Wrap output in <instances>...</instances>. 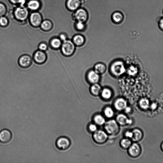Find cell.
Instances as JSON below:
<instances>
[{
	"mask_svg": "<svg viewBox=\"0 0 163 163\" xmlns=\"http://www.w3.org/2000/svg\"><path fill=\"white\" fill-rule=\"evenodd\" d=\"M61 48L63 55L66 56H70L72 55L74 52L75 46L73 41L67 40L63 41Z\"/></svg>",
	"mask_w": 163,
	"mask_h": 163,
	"instance_id": "6da1fadb",
	"label": "cell"
},
{
	"mask_svg": "<svg viewBox=\"0 0 163 163\" xmlns=\"http://www.w3.org/2000/svg\"><path fill=\"white\" fill-rule=\"evenodd\" d=\"M111 71L115 76H120L123 74L125 71L123 62L120 61L115 62L111 66Z\"/></svg>",
	"mask_w": 163,
	"mask_h": 163,
	"instance_id": "7a4b0ae2",
	"label": "cell"
},
{
	"mask_svg": "<svg viewBox=\"0 0 163 163\" xmlns=\"http://www.w3.org/2000/svg\"><path fill=\"white\" fill-rule=\"evenodd\" d=\"M104 124V128L109 134L114 135L119 133V128L118 123L115 120H110Z\"/></svg>",
	"mask_w": 163,
	"mask_h": 163,
	"instance_id": "3957f363",
	"label": "cell"
},
{
	"mask_svg": "<svg viewBox=\"0 0 163 163\" xmlns=\"http://www.w3.org/2000/svg\"><path fill=\"white\" fill-rule=\"evenodd\" d=\"M129 155L133 158H137L142 153V149L137 143H133L128 149Z\"/></svg>",
	"mask_w": 163,
	"mask_h": 163,
	"instance_id": "277c9868",
	"label": "cell"
},
{
	"mask_svg": "<svg viewBox=\"0 0 163 163\" xmlns=\"http://www.w3.org/2000/svg\"><path fill=\"white\" fill-rule=\"evenodd\" d=\"M70 145V140L65 137H60L56 141V146L57 148L60 150H65L68 149Z\"/></svg>",
	"mask_w": 163,
	"mask_h": 163,
	"instance_id": "5b68a950",
	"label": "cell"
},
{
	"mask_svg": "<svg viewBox=\"0 0 163 163\" xmlns=\"http://www.w3.org/2000/svg\"><path fill=\"white\" fill-rule=\"evenodd\" d=\"M93 138L96 143L102 144L106 142L108 138V136L107 134L103 131L97 130L94 132Z\"/></svg>",
	"mask_w": 163,
	"mask_h": 163,
	"instance_id": "8992f818",
	"label": "cell"
},
{
	"mask_svg": "<svg viewBox=\"0 0 163 163\" xmlns=\"http://www.w3.org/2000/svg\"><path fill=\"white\" fill-rule=\"evenodd\" d=\"M13 135L10 131L7 129H4L0 132V142L6 144L8 143L12 139Z\"/></svg>",
	"mask_w": 163,
	"mask_h": 163,
	"instance_id": "52a82bcc",
	"label": "cell"
},
{
	"mask_svg": "<svg viewBox=\"0 0 163 163\" xmlns=\"http://www.w3.org/2000/svg\"><path fill=\"white\" fill-rule=\"evenodd\" d=\"M33 59L36 63L41 64L46 62L47 56L44 51L39 50L35 52L33 55Z\"/></svg>",
	"mask_w": 163,
	"mask_h": 163,
	"instance_id": "ba28073f",
	"label": "cell"
},
{
	"mask_svg": "<svg viewBox=\"0 0 163 163\" xmlns=\"http://www.w3.org/2000/svg\"><path fill=\"white\" fill-rule=\"evenodd\" d=\"M74 17L77 21L85 23L88 19V15L85 10L80 8L76 10Z\"/></svg>",
	"mask_w": 163,
	"mask_h": 163,
	"instance_id": "9c48e42d",
	"label": "cell"
},
{
	"mask_svg": "<svg viewBox=\"0 0 163 163\" xmlns=\"http://www.w3.org/2000/svg\"><path fill=\"white\" fill-rule=\"evenodd\" d=\"M14 14L17 20L23 21L28 18L29 12L28 10L25 8H18L15 11Z\"/></svg>",
	"mask_w": 163,
	"mask_h": 163,
	"instance_id": "30bf717a",
	"label": "cell"
},
{
	"mask_svg": "<svg viewBox=\"0 0 163 163\" xmlns=\"http://www.w3.org/2000/svg\"><path fill=\"white\" fill-rule=\"evenodd\" d=\"M132 130V136L131 139L133 143H139L143 138L144 134L142 130L138 128H135Z\"/></svg>",
	"mask_w": 163,
	"mask_h": 163,
	"instance_id": "8fae6325",
	"label": "cell"
},
{
	"mask_svg": "<svg viewBox=\"0 0 163 163\" xmlns=\"http://www.w3.org/2000/svg\"><path fill=\"white\" fill-rule=\"evenodd\" d=\"M42 20L41 15L38 13H33L30 16V22L31 25L34 27H38L41 25Z\"/></svg>",
	"mask_w": 163,
	"mask_h": 163,
	"instance_id": "7c38bea8",
	"label": "cell"
},
{
	"mask_svg": "<svg viewBox=\"0 0 163 163\" xmlns=\"http://www.w3.org/2000/svg\"><path fill=\"white\" fill-rule=\"evenodd\" d=\"M32 62L31 57L27 55H24L20 57L18 60L19 65L23 68H26L30 66Z\"/></svg>",
	"mask_w": 163,
	"mask_h": 163,
	"instance_id": "4fadbf2b",
	"label": "cell"
},
{
	"mask_svg": "<svg viewBox=\"0 0 163 163\" xmlns=\"http://www.w3.org/2000/svg\"><path fill=\"white\" fill-rule=\"evenodd\" d=\"M116 122L122 126L129 125L132 123V120L130 119L127 116L124 114H119L117 116Z\"/></svg>",
	"mask_w": 163,
	"mask_h": 163,
	"instance_id": "5bb4252c",
	"label": "cell"
},
{
	"mask_svg": "<svg viewBox=\"0 0 163 163\" xmlns=\"http://www.w3.org/2000/svg\"><path fill=\"white\" fill-rule=\"evenodd\" d=\"M87 78L89 82L92 84L97 83L100 80L98 74L94 70L89 71L87 74Z\"/></svg>",
	"mask_w": 163,
	"mask_h": 163,
	"instance_id": "9a60e30c",
	"label": "cell"
},
{
	"mask_svg": "<svg viewBox=\"0 0 163 163\" xmlns=\"http://www.w3.org/2000/svg\"><path fill=\"white\" fill-rule=\"evenodd\" d=\"M66 5L68 9L74 11L80 7L81 2L80 0H67Z\"/></svg>",
	"mask_w": 163,
	"mask_h": 163,
	"instance_id": "2e32d148",
	"label": "cell"
},
{
	"mask_svg": "<svg viewBox=\"0 0 163 163\" xmlns=\"http://www.w3.org/2000/svg\"><path fill=\"white\" fill-rule=\"evenodd\" d=\"M114 106L119 111L125 110L127 107V101L123 98L118 99L114 103Z\"/></svg>",
	"mask_w": 163,
	"mask_h": 163,
	"instance_id": "e0dca14e",
	"label": "cell"
},
{
	"mask_svg": "<svg viewBox=\"0 0 163 163\" xmlns=\"http://www.w3.org/2000/svg\"><path fill=\"white\" fill-rule=\"evenodd\" d=\"M62 44V41L59 38H53L50 41V46L52 48L55 50L61 48Z\"/></svg>",
	"mask_w": 163,
	"mask_h": 163,
	"instance_id": "ac0fdd59",
	"label": "cell"
},
{
	"mask_svg": "<svg viewBox=\"0 0 163 163\" xmlns=\"http://www.w3.org/2000/svg\"><path fill=\"white\" fill-rule=\"evenodd\" d=\"M140 108L143 110H148L150 107V102L149 100L146 98H143L140 100L139 102Z\"/></svg>",
	"mask_w": 163,
	"mask_h": 163,
	"instance_id": "d6986e66",
	"label": "cell"
},
{
	"mask_svg": "<svg viewBox=\"0 0 163 163\" xmlns=\"http://www.w3.org/2000/svg\"><path fill=\"white\" fill-rule=\"evenodd\" d=\"M27 6L31 10H36L39 8L40 4L38 0H30L28 3Z\"/></svg>",
	"mask_w": 163,
	"mask_h": 163,
	"instance_id": "ffe728a7",
	"label": "cell"
},
{
	"mask_svg": "<svg viewBox=\"0 0 163 163\" xmlns=\"http://www.w3.org/2000/svg\"><path fill=\"white\" fill-rule=\"evenodd\" d=\"M85 39L81 35H76L73 38V43L77 46H80L83 45Z\"/></svg>",
	"mask_w": 163,
	"mask_h": 163,
	"instance_id": "44dd1931",
	"label": "cell"
},
{
	"mask_svg": "<svg viewBox=\"0 0 163 163\" xmlns=\"http://www.w3.org/2000/svg\"><path fill=\"white\" fill-rule=\"evenodd\" d=\"M102 90L101 86L97 83L93 84L91 88V92L95 96H98L101 93Z\"/></svg>",
	"mask_w": 163,
	"mask_h": 163,
	"instance_id": "7402d4cb",
	"label": "cell"
},
{
	"mask_svg": "<svg viewBox=\"0 0 163 163\" xmlns=\"http://www.w3.org/2000/svg\"><path fill=\"white\" fill-rule=\"evenodd\" d=\"M106 70V66L104 64L102 63H98L95 66L94 70L100 74L104 73Z\"/></svg>",
	"mask_w": 163,
	"mask_h": 163,
	"instance_id": "603a6c76",
	"label": "cell"
},
{
	"mask_svg": "<svg viewBox=\"0 0 163 163\" xmlns=\"http://www.w3.org/2000/svg\"><path fill=\"white\" fill-rule=\"evenodd\" d=\"M132 143L133 142L131 140L125 137L121 141L120 144L122 148L128 149Z\"/></svg>",
	"mask_w": 163,
	"mask_h": 163,
	"instance_id": "cb8c5ba5",
	"label": "cell"
},
{
	"mask_svg": "<svg viewBox=\"0 0 163 163\" xmlns=\"http://www.w3.org/2000/svg\"><path fill=\"white\" fill-rule=\"evenodd\" d=\"M41 29L45 31L51 30L53 27L52 23L49 20H45L42 22L41 24Z\"/></svg>",
	"mask_w": 163,
	"mask_h": 163,
	"instance_id": "d4e9b609",
	"label": "cell"
},
{
	"mask_svg": "<svg viewBox=\"0 0 163 163\" xmlns=\"http://www.w3.org/2000/svg\"><path fill=\"white\" fill-rule=\"evenodd\" d=\"M123 18L122 14L120 12H115L112 15L113 20L115 23H119L121 22Z\"/></svg>",
	"mask_w": 163,
	"mask_h": 163,
	"instance_id": "484cf974",
	"label": "cell"
},
{
	"mask_svg": "<svg viewBox=\"0 0 163 163\" xmlns=\"http://www.w3.org/2000/svg\"><path fill=\"white\" fill-rule=\"evenodd\" d=\"M101 93L102 97L104 99H108L111 98L112 96L111 90L107 88L103 89Z\"/></svg>",
	"mask_w": 163,
	"mask_h": 163,
	"instance_id": "4316f807",
	"label": "cell"
},
{
	"mask_svg": "<svg viewBox=\"0 0 163 163\" xmlns=\"http://www.w3.org/2000/svg\"><path fill=\"white\" fill-rule=\"evenodd\" d=\"M95 122L99 125H102L106 123L104 118L101 115H97L94 118Z\"/></svg>",
	"mask_w": 163,
	"mask_h": 163,
	"instance_id": "83f0119b",
	"label": "cell"
},
{
	"mask_svg": "<svg viewBox=\"0 0 163 163\" xmlns=\"http://www.w3.org/2000/svg\"><path fill=\"white\" fill-rule=\"evenodd\" d=\"M104 113L106 116L108 118H112L114 115V112L113 109L109 107H107L105 109Z\"/></svg>",
	"mask_w": 163,
	"mask_h": 163,
	"instance_id": "f1b7e54d",
	"label": "cell"
},
{
	"mask_svg": "<svg viewBox=\"0 0 163 163\" xmlns=\"http://www.w3.org/2000/svg\"><path fill=\"white\" fill-rule=\"evenodd\" d=\"M76 28L78 30H83L85 28V25L84 23L77 21L76 24Z\"/></svg>",
	"mask_w": 163,
	"mask_h": 163,
	"instance_id": "f546056e",
	"label": "cell"
},
{
	"mask_svg": "<svg viewBox=\"0 0 163 163\" xmlns=\"http://www.w3.org/2000/svg\"><path fill=\"white\" fill-rule=\"evenodd\" d=\"M8 23V20L6 18L3 17H0V26L2 27H6Z\"/></svg>",
	"mask_w": 163,
	"mask_h": 163,
	"instance_id": "4dcf8cb0",
	"label": "cell"
},
{
	"mask_svg": "<svg viewBox=\"0 0 163 163\" xmlns=\"http://www.w3.org/2000/svg\"><path fill=\"white\" fill-rule=\"evenodd\" d=\"M6 8L5 5L0 3V17H3L6 13Z\"/></svg>",
	"mask_w": 163,
	"mask_h": 163,
	"instance_id": "1f68e13d",
	"label": "cell"
},
{
	"mask_svg": "<svg viewBox=\"0 0 163 163\" xmlns=\"http://www.w3.org/2000/svg\"><path fill=\"white\" fill-rule=\"evenodd\" d=\"M38 48L39 50L45 51L48 49V46L47 44L44 42H42L39 44Z\"/></svg>",
	"mask_w": 163,
	"mask_h": 163,
	"instance_id": "d6a6232c",
	"label": "cell"
},
{
	"mask_svg": "<svg viewBox=\"0 0 163 163\" xmlns=\"http://www.w3.org/2000/svg\"><path fill=\"white\" fill-rule=\"evenodd\" d=\"M137 69L134 66H132L128 70V72L130 74H134L137 72Z\"/></svg>",
	"mask_w": 163,
	"mask_h": 163,
	"instance_id": "836d02e7",
	"label": "cell"
},
{
	"mask_svg": "<svg viewBox=\"0 0 163 163\" xmlns=\"http://www.w3.org/2000/svg\"><path fill=\"white\" fill-rule=\"evenodd\" d=\"M89 129L92 132H95L97 130V128L95 125L91 124L89 126Z\"/></svg>",
	"mask_w": 163,
	"mask_h": 163,
	"instance_id": "e575fe53",
	"label": "cell"
},
{
	"mask_svg": "<svg viewBox=\"0 0 163 163\" xmlns=\"http://www.w3.org/2000/svg\"><path fill=\"white\" fill-rule=\"evenodd\" d=\"M125 136L126 138H129L131 140L132 136V130L127 131V132L125 133Z\"/></svg>",
	"mask_w": 163,
	"mask_h": 163,
	"instance_id": "d590c367",
	"label": "cell"
},
{
	"mask_svg": "<svg viewBox=\"0 0 163 163\" xmlns=\"http://www.w3.org/2000/svg\"><path fill=\"white\" fill-rule=\"evenodd\" d=\"M59 38L62 41H64L67 40V36L65 34H60Z\"/></svg>",
	"mask_w": 163,
	"mask_h": 163,
	"instance_id": "8d00e7d4",
	"label": "cell"
},
{
	"mask_svg": "<svg viewBox=\"0 0 163 163\" xmlns=\"http://www.w3.org/2000/svg\"><path fill=\"white\" fill-rule=\"evenodd\" d=\"M14 4H23L25 2L24 0H10Z\"/></svg>",
	"mask_w": 163,
	"mask_h": 163,
	"instance_id": "74e56055",
	"label": "cell"
},
{
	"mask_svg": "<svg viewBox=\"0 0 163 163\" xmlns=\"http://www.w3.org/2000/svg\"><path fill=\"white\" fill-rule=\"evenodd\" d=\"M159 27L160 29L163 31V18H162L159 21Z\"/></svg>",
	"mask_w": 163,
	"mask_h": 163,
	"instance_id": "f35d334b",
	"label": "cell"
},
{
	"mask_svg": "<svg viewBox=\"0 0 163 163\" xmlns=\"http://www.w3.org/2000/svg\"><path fill=\"white\" fill-rule=\"evenodd\" d=\"M126 112H129L131 111V109L127 107L125 109Z\"/></svg>",
	"mask_w": 163,
	"mask_h": 163,
	"instance_id": "ab89813d",
	"label": "cell"
},
{
	"mask_svg": "<svg viewBox=\"0 0 163 163\" xmlns=\"http://www.w3.org/2000/svg\"><path fill=\"white\" fill-rule=\"evenodd\" d=\"M160 149L162 152H163V141L161 143L160 146Z\"/></svg>",
	"mask_w": 163,
	"mask_h": 163,
	"instance_id": "60d3db41",
	"label": "cell"
}]
</instances>
